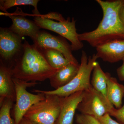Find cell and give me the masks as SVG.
<instances>
[{
    "mask_svg": "<svg viewBox=\"0 0 124 124\" xmlns=\"http://www.w3.org/2000/svg\"><path fill=\"white\" fill-rule=\"evenodd\" d=\"M98 59L95 54L88 57L85 51L82 50L79 71L76 76L69 84L60 88L51 91L35 89L33 92L64 97L77 92L86 90L91 86L90 76L94 68L98 63L97 62Z\"/></svg>",
    "mask_w": 124,
    "mask_h": 124,
    "instance_id": "cell-3",
    "label": "cell"
},
{
    "mask_svg": "<svg viewBox=\"0 0 124 124\" xmlns=\"http://www.w3.org/2000/svg\"><path fill=\"white\" fill-rule=\"evenodd\" d=\"M93 72L91 85L95 90L101 93L107 98V81L106 73L103 71L98 62L94 68Z\"/></svg>",
    "mask_w": 124,
    "mask_h": 124,
    "instance_id": "cell-17",
    "label": "cell"
},
{
    "mask_svg": "<svg viewBox=\"0 0 124 124\" xmlns=\"http://www.w3.org/2000/svg\"><path fill=\"white\" fill-rule=\"evenodd\" d=\"M119 16L121 21L124 26V2L121 6L119 10Z\"/></svg>",
    "mask_w": 124,
    "mask_h": 124,
    "instance_id": "cell-25",
    "label": "cell"
},
{
    "mask_svg": "<svg viewBox=\"0 0 124 124\" xmlns=\"http://www.w3.org/2000/svg\"><path fill=\"white\" fill-rule=\"evenodd\" d=\"M84 91L62 97L61 110L55 124H72L76 110L82 100Z\"/></svg>",
    "mask_w": 124,
    "mask_h": 124,
    "instance_id": "cell-10",
    "label": "cell"
},
{
    "mask_svg": "<svg viewBox=\"0 0 124 124\" xmlns=\"http://www.w3.org/2000/svg\"><path fill=\"white\" fill-rule=\"evenodd\" d=\"M115 117L117 122L121 124H124V104L121 108L116 109L114 108L109 114Z\"/></svg>",
    "mask_w": 124,
    "mask_h": 124,
    "instance_id": "cell-21",
    "label": "cell"
},
{
    "mask_svg": "<svg viewBox=\"0 0 124 124\" xmlns=\"http://www.w3.org/2000/svg\"><path fill=\"white\" fill-rule=\"evenodd\" d=\"M109 114H107L97 119L101 124H121L111 117Z\"/></svg>",
    "mask_w": 124,
    "mask_h": 124,
    "instance_id": "cell-22",
    "label": "cell"
},
{
    "mask_svg": "<svg viewBox=\"0 0 124 124\" xmlns=\"http://www.w3.org/2000/svg\"><path fill=\"white\" fill-rule=\"evenodd\" d=\"M59 69L52 67L40 49L26 40L22 53L11 67L13 78L27 82L44 81Z\"/></svg>",
    "mask_w": 124,
    "mask_h": 124,
    "instance_id": "cell-2",
    "label": "cell"
},
{
    "mask_svg": "<svg viewBox=\"0 0 124 124\" xmlns=\"http://www.w3.org/2000/svg\"><path fill=\"white\" fill-rule=\"evenodd\" d=\"M12 23L9 29L22 38L23 37H30L31 39L35 37L41 29L34 21L29 20L23 16L8 15Z\"/></svg>",
    "mask_w": 124,
    "mask_h": 124,
    "instance_id": "cell-12",
    "label": "cell"
},
{
    "mask_svg": "<svg viewBox=\"0 0 124 124\" xmlns=\"http://www.w3.org/2000/svg\"><path fill=\"white\" fill-rule=\"evenodd\" d=\"M76 122L78 124H101L95 117L81 113L77 115Z\"/></svg>",
    "mask_w": 124,
    "mask_h": 124,
    "instance_id": "cell-20",
    "label": "cell"
},
{
    "mask_svg": "<svg viewBox=\"0 0 124 124\" xmlns=\"http://www.w3.org/2000/svg\"><path fill=\"white\" fill-rule=\"evenodd\" d=\"M11 67L1 62L0 66V105L5 99L13 101L16 99L15 88L13 80Z\"/></svg>",
    "mask_w": 124,
    "mask_h": 124,
    "instance_id": "cell-13",
    "label": "cell"
},
{
    "mask_svg": "<svg viewBox=\"0 0 124 124\" xmlns=\"http://www.w3.org/2000/svg\"><path fill=\"white\" fill-rule=\"evenodd\" d=\"M114 108L108 99L91 85L84 91L83 97L77 110L81 114L98 119L106 114H110Z\"/></svg>",
    "mask_w": 124,
    "mask_h": 124,
    "instance_id": "cell-6",
    "label": "cell"
},
{
    "mask_svg": "<svg viewBox=\"0 0 124 124\" xmlns=\"http://www.w3.org/2000/svg\"><path fill=\"white\" fill-rule=\"evenodd\" d=\"M38 0H0V9L7 13L8 9L15 6L20 5H31L34 7L33 13L36 16L40 15L37 8Z\"/></svg>",
    "mask_w": 124,
    "mask_h": 124,
    "instance_id": "cell-18",
    "label": "cell"
},
{
    "mask_svg": "<svg viewBox=\"0 0 124 124\" xmlns=\"http://www.w3.org/2000/svg\"><path fill=\"white\" fill-rule=\"evenodd\" d=\"M107 81V96L111 104L119 109L122 107V99L124 96V85L117 81L116 78L106 73Z\"/></svg>",
    "mask_w": 124,
    "mask_h": 124,
    "instance_id": "cell-15",
    "label": "cell"
},
{
    "mask_svg": "<svg viewBox=\"0 0 124 124\" xmlns=\"http://www.w3.org/2000/svg\"><path fill=\"white\" fill-rule=\"evenodd\" d=\"M98 58L114 63L124 59V40H117L102 45L96 48Z\"/></svg>",
    "mask_w": 124,
    "mask_h": 124,
    "instance_id": "cell-11",
    "label": "cell"
},
{
    "mask_svg": "<svg viewBox=\"0 0 124 124\" xmlns=\"http://www.w3.org/2000/svg\"><path fill=\"white\" fill-rule=\"evenodd\" d=\"M42 16L48 19L51 20V19H54L59 21V22H63L66 20L62 15L55 12H51L46 15H42Z\"/></svg>",
    "mask_w": 124,
    "mask_h": 124,
    "instance_id": "cell-23",
    "label": "cell"
},
{
    "mask_svg": "<svg viewBox=\"0 0 124 124\" xmlns=\"http://www.w3.org/2000/svg\"><path fill=\"white\" fill-rule=\"evenodd\" d=\"M18 124H38L28 118L23 117Z\"/></svg>",
    "mask_w": 124,
    "mask_h": 124,
    "instance_id": "cell-26",
    "label": "cell"
},
{
    "mask_svg": "<svg viewBox=\"0 0 124 124\" xmlns=\"http://www.w3.org/2000/svg\"><path fill=\"white\" fill-rule=\"evenodd\" d=\"M33 20L40 28L53 31L69 40L72 51H77L83 48L84 45L79 39L74 18L71 20L68 18L63 22H57L40 15L36 16Z\"/></svg>",
    "mask_w": 124,
    "mask_h": 124,
    "instance_id": "cell-7",
    "label": "cell"
},
{
    "mask_svg": "<svg viewBox=\"0 0 124 124\" xmlns=\"http://www.w3.org/2000/svg\"><path fill=\"white\" fill-rule=\"evenodd\" d=\"M80 64L69 63L59 69L49 79L51 86L56 90L69 84L77 74Z\"/></svg>",
    "mask_w": 124,
    "mask_h": 124,
    "instance_id": "cell-14",
    "label": "cell"
},
{
    "mask_svg": "<svg viewBox=\"0 0 124 124\" xmlns=\"http://www.w3.org/2000/svg\"><path fill=\"white\" fill-rule=\"evenodd\" d=\"M122 61H124V59H123V60H122Z\"/></svg>",
    "mask_w": 124,
    "mask_h": 124,
    "instance_id": "cell-27",
    "label": "cell"
},
{
    "mask_svg": "<svg viewBox=\"0 0 124 124\" xmlns=\"http://www.w3.org/2000/svg\"><path fill=\"white\" fill-rule=\"evenodd\" d=\"M39 49L48 63L53 68L60 69L70 63L62 53L57 50L50 48Z\"/></svg>",
    "mask_w": 124,
    "mask_h": 124,
    "instance_id": "cell-16",
    "label": "cell"
},
{
    "mask_svg": "<svg viewBox=\"0 0 124 124\" xmlns=\"http://www.w3.org/2000/svg\"><path fill=\"white\" fill-rule=\"evenodd\" d=\"M16 93L14 108V124H18L29 108L34 104L44 100L46 97L43 93L34 94L27 91L28 88L37 84V82H27L13 78Z\"/></svg>",
    "mask_w": 124,
    "mask_h": 124,
    "instance_id": "cell-5",
    "label": "cell"
},
{
    "mask_svg": "<svg viewBox=\"0 0 124 124\" xmlns=\"http://www.w3.org/2000/svg\"><path fill=\"white\" fill-rule=\"evenodd\" d=\"M116 73L119 80L124 81V61H123L122 65L117 68Z\"/></svg>",
    "mask_w": 124,
    "mask_h": 124,
    "instance_id": "cell-24",
    "label": "cell"
},
{
    "mask_svg": "<svg viewBox=\"0 0 124 124\" xmlns=\"http://www.w3.org/2000/svg\"><path fill=\"white\" fill-rule=\"evenodd\" d=\"M96 1L102 10V19L93 31L79 34V39L95 48L113 41L124 40V26L119 16V10L124 0Z\"/></svg>",
    "mask_w": 124,
    "mask_h": 124,
    "instance_id": "cell-1",
    "label": "cell"
},
{
    "mask_svg": "<svg viewBox=\"0 0 124 124\" xmlns=\"http://www.w3.org/2000/svg\"><path fill=\"white\" fill-rule=\"evenodd\" d=\"M23 49V43L22 38L11 31L9 28L0 27L1 61L13 62L14 63L15 60L22 53Z\"/></svg>",
    "mask_w": 124,
    "mask_h": 124,
    "instance_id": "cell-9",
    "label": "cell"
},
{
    "mask_svg": "<svg viewBox=\"0 0 124 124\" xmlns=\"http://www.w3.org/2000/svg\"><path fill=\"white\" fill-rule=\"evenodd\" d=\"M44 100L33 105L24 117L38 124H55L60 114L62 97L45 94Z\"/></svg>",
    "mask_w": 124,
    "mask_h": 124,
    "instance_id": "cell-4",
    "label": "cell"
},
{
    "mask_svg": "<svg viewBox=\"0 0 124 124\" xmlns=\"http://www.w3.org/2000/svg\"><path fill=\"white\" fill-rule=\"evenodd\" d=\"M13 101L6 99L0 106V124H15L10 116Z\"/></svg>",
    "mask_w": 124,
    "mask_h": 124,
    "instance_id": "cell-19",
    "label": "cell"
},
{
    "mask_svg": "<svg viewBox=\"0 0 124 124\" xmlns=\"http://www.w3.org/2000/svg\"><path fill=\"white\" fill-rule=\"evenodd\" d=\"M33 44L39 48L54 49L62 53L69 62L79 64L72 53L71 45L66 40L44 31H40L32 39Z\"/></svg>",
    "mask_w": 124,
    "mask_h": 124,
    "instance_id": "cell-8",
    "label": "cell"
}]
</instances>
